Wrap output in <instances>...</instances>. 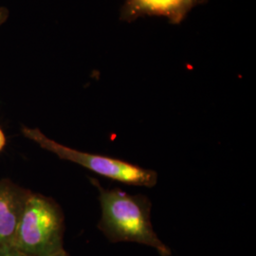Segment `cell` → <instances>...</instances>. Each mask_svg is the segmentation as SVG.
I'll return each instance as SVG.
<instances>
[{"label": "cell", "mask_w": 256, "mask_h": 256, "mask_svg": "<svg viewBox=\"0 0 256 256\" xmlns=\"http://www.w3.org/2000/svg\"><path fill=\"white\" fill-rule=\"evenodd\" d=\"M99 190L102 216L98 228L112 243L134 242L153 248L160 256L172 254L158 238L151 223V202L144 194H129L120 188L104 189L92 178Z\"/></svg>", "instance_id": "obj_1"}, {"label": "cell", "mask_w": 256, "mask_h": 256, "mask_svg": "<svg viewBox=\"0 0 256 256\" xmlns=\"http://www.w3.org/2000/svg\"><path fill=\"white\" fill-rule=\"evenodd\" d=\"M64 216L50 198L28 192L14 245L30 256H48L64 248Z\"/></svg>", "instance_id": "obj_2"}, {"label": "cell", "mask_w": 256, "mask_h": 256, "mask_svg": "<svg viewBox=\"0 0 256 256\" xmlns=\"http://www.w3.org/2000/svg\"><path fill=\"white\" fill-rule=\"evenodd\" d=\"M22 133L25 137L54 153L61 160L81 165L102 176L128 185L142 187H154L158 182V174L153 170L129 164L119 158L75 150L46 137L39 129L23 126Z\"/></svg>", "instance_id": "obj_3"}, {"label": "cell", "mask_w": 256, "mask_h": 256, "mask_svg": "<svg viewBox=\"0 0 256 256\" xmlns=\"http://www.w3.org/2000/svg\"><path fill=\"white\" fill-rule=\"evenodd\" d=\"M207 0H124L120 10V20L134 22L146 16L167 19L170 23L180 24L196 7Z\"/></svg>", "instance_id": "obj_4"}, {"label": "cell", "mask_w": 256, "mask_h": 256, "mask_svg": "<svg viewBox=\"0 0 256 256\" xmlns=\"http://www.w3.org/2000/svg\"><path fill=\"white\" fill-rule=\"evenodd\" d=\"M28 192L8 180L0 182V246L14 243Z\"/></svg>", "instance_id": "obj_5"}, {"label": "cell", "mask_w": 256, "mask_h": 256, "mask_svg": "<svg viewBox=\"0 0 256 256\" xmlns=\"http://www.w3.org/2000/svg\"><path fill=\"white\" fill-rule=\"evenodd\" d=\"M0 256H30L14 244L0 246Z\"/></svg>", "instance_id": "obj_6"}, {"label": "cell", "mask_w": 256, "mask_h": 256, "mask_svg": "<svg viewBox=\"0 0 256 256\" xmlns=\"http://www.w3.org/2000/svg\"><path fill=\"white\" fill-rule=\"evenodd\" d=\"M9 18V10L4 7H0V25H2Z\"/></svg>", "instance_id": "obj_7"}, {"label": "cell", "mask_w": 256, "mask_h": 256, "mask_svg": "<svg viewBox=\"0 0 256 256\" xmlns=\"http://www.w3.org/2000/svg\"><path fill=\"white\" fill-rule=\"evenodd\" d=\"M6 144V137H5V134L3 133L2 129L0 128V151L4 148Z\"/></svg>", "instance_id": "obj_8"}, {"label": "cell", "mask_w": 256, "mask_h": 256, "mask_svg": "<svg viewBox=\"0 0 256 256\" xmlns=\"http://www.w3.org/2000/svg\"><path fill=\"white\" fill-rule=\"evenodd\" d=\"M48 256H68V254H66V252L64 250V248H62V250H60L56 252L54 254H52Z\"/></svg>", "instance_id": "obj_9"}]
</instances>
